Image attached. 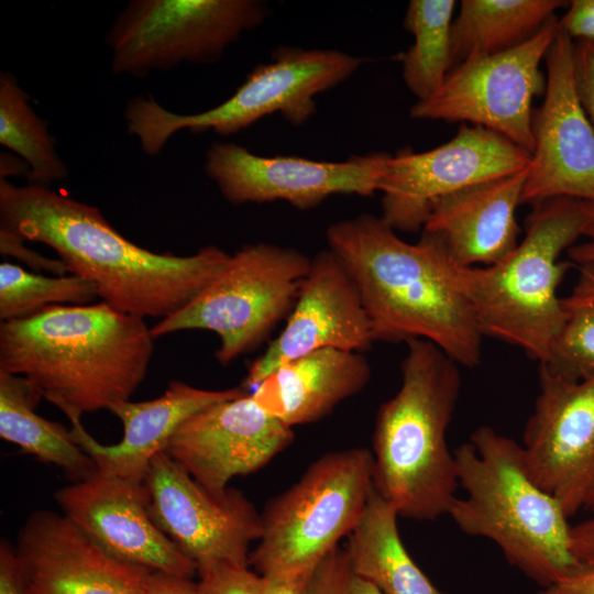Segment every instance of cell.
Returning a JSON list of instances; mask_svg holds the SVG:
<instances>
[{"instance_id": "cell-9", "label": "cell", "mask_w": 594, "mask_h": 594, "mask_svg": "<svg viewBox=\"0 0 594 594\" xmlns=\"http://www.w3.org/2000/svg\"><path fill=\"white\" fill-rule=\"evenodd\" d=\"M311 258L271 243L243 246L193 300L161 319L154 338L185 330L218 334L217 361L228 365L260 345L290 314Z\"/></svg>"}, {"instance_id": "cell-41", "label": "cell", "mask_w": 594, "mask_h": 594, "mask_svg": "<svg viewBox=\"0 0 594 594\" xmlns=\"http://www.w3.org/2000/svg\"><path fill=\"white\" fill-rule=\"evenodd\" d=\"M308 574L288 578L262 576V594H302Z\"/></svg>"}, {"instance_id": "cell-34", "label": "cell", "mask_w": 594, "mask_h": 594, "mask_svg": "<svg viewBox=\"0 0 594 594\" xmlns=\"http://www.w3.org/2000/svg\"><path fill=\"white\" fill-rule=\"evenodd\" d=\"M24 240L18 235L0 230V251L3 255H11L25 263L34 272H50L55 276L66 275L68 273L65 264L59 260L47 258L23 244Z\"/></svg>"}, {"instance_id": "cell-6", "label": "cell", "mask_w": 594, "mask_h": 594, "mask_svg": "<svg viewBox=\"0 0 594 594\" xmlns=\"http://www.w3.org/2000/svg\"><path fill=\"white\" fill-rule=\"evenodd\" d=\"M583 201L558 197L534 205L515 251L490 266L449 273L484 337L520 348L543 364L563 324L558 288L573 263L560 262L583 235Z\"/></svg>"}, {"instance_id": "cell-10", "label": "cell", "mask_w": 594, "mask_h": 594, "mask_svg": "<svg viewBox=\"0 0 594 594\" xmlns=\"http://www.w3.org/2000/svg\"><path fill=\"white\" fill-rule=\"evenodd\" d=\"M267 15L257 0H132L106 35L112 72L145 77L180 63H215Z\"/></svg>"}, {"instance_id": "cell-11", "label": "cell", "mask_w": 594, "mask_h": 594, "mask_svg": "<svg viewBox=\"0 0 594 594\" xmlns=\"http://www.w3.org/2000/svg\"><path fill=\"white\" fill-rule=\"evenodd\" d=\"M558 31L553 16L522 44L451 69L432 97L410 108L411 118L470 122L531 154V102L546 90L539 66Z\"/></svg>"}, {"instance_id": "cell-33", "label": "cell", "mask_w": 594, "mask_h": 594, "mask_svg": "<svg viewBox=\"0 0 594 594\" xmlns=\"http://www.w3.org/2000/svg\"><path fill=\"white\" fill-rule=\"evenodd\" d=\"M573 76L579 101L594 129V40L573 43Z\"/></svg>"}, {"instance_id": "cell-3", "label": "cell", "mask_w": 594, "mask_h": 594, "mask_svg": "<svg viewBox=\"0 0 594 594\" xmlns=\"http://www.w3.org/2000/svg\"><path fill=\"white\" fill-rule=\"evenodd\" d=\"M326 237L359 289L375 342L421 339L460 366L480 364L484 336L429 239L408 243L367 213L331 224Z\"/></svg>"}, {"instance_id": "cell-17", "label": "cell", "mask_w": 594, "mask_h": 594, "mask_svg": "<svg viewBox=\"0 0 594 594\" xmlns=\"http://www.w3.org/2000/svg\"><path fill=\"white\" fill-rule=\"evenodd\" d=\"M293 440V428L246 393L188 418L166 452L210 494L222 497L233 477L258 471Z\"/></svg>"}, {"instance_id": "cell-29", "label": "cell", "mask_w": 594, "mask_h": 594, "mask_svg": "<svg viewBox=\"0 0 594 594\" xmlns=\"http://www.w3.org/2000/svg\"><path fill=\"white\" fill-rule=\"evenodd\" d=\"M571 293L561 298L563 324L548 360L539 367L565 381L594 374V262L578 265Z\"/></svg>"}, {"instance_id": "cell-38", "label": "cell", "mask_w": 594, "mask_h": 594, "mask_svg": "<svg viewBox=\"0 0 594 594\" xmlns=\"http://www.w3.org/2000/svg\"><path fill=\"white\" fill-rule=\"evenodd\" d=\"M583 210L585 215L582 235L584 241L566 251L569 261L576 265L594 262V202L583 201Z\"/></svg>"}, {"instance_id": "cell-5", "label": "cell", "mask_w": 594, "mask_h": 594, "mask_svg": "<svg viewBox=\"0 0 594 594\" xmlns=\"http://www.w3.org/2000/svg\"><path fill=\"white\" fill-rule=\"evenodd\" d=\"M459 487L449 515L465 535L493 541L507 562L540 587L578 564L561 504L529 476L521 444L488 426L453 450Z\"/></svg>"}, {"instance_id": "cell-22", "label": "cell", "mask_w": 594, "mask_h": 594, "mask_svg": "<svg viewBox=\"0 0 594 594\" xmlns=\"http://www.w3.org/2000/svg\"><path fill=\"white\" fill-rule=\"evenodd\" d=\"M246 393L242 386L212 391L172 381L157 398L144 402L122 400L111 411L123 426L116 444H101L85 429L81 418H68L79 447L94 460L97 470L134 482H144L150 464L166 451L177 429L191 416L218 403Z\"/></svg>"}, {"instance_id": "cell-28", "label": "cell", "mask_w": 594, "mask_h": 594, "mask_svg": "<svg viewBox=\"0 0 594 594\" xmlns=\"http://www.w3.org/2000/svg\"><path fill=\"white\" fill-rule=\"evenodd\" d=\"M30 97L15 77L0 74V143L19 155L29 167L30 185L48 187L67 177L47 123L30 105Z\"/></svg>"}, {"instance_id": "cell-15", "label": "cell", "mask_w": 594, "mask_h": 594, "mask_svg": "<svg viewBox=\"0 0 594 594\" xmlns=\"http://www.w3.org/2000/svg\"><path fill=\"white\" fill-rule=\"evenodd\" d=\"M544 59V100L532 112L534 151L520 204L558 197L594 202V129L574 86L573 41L560 26Z\"/></svg>"}, {"instance_id": "cell-1", "label": "cell", "mask_w": 594, "mask_h": 594, "mask_svg": "<svg viewBox=\"0 0 594 594\" xmlns=\"http://www.w3.org/2000/svg\"><path fill=\"white\" fill-rule=\"evenodd\" d=\"M0 230L53 249L68 274L95 285L111 307L143 319L165 318L193 300L230 254L209 245L187 256L143 249L94 206L37 185L0 180Z\"/></svg>"}, {"instance_id": "cell-25", "label": "cell", "mask_w": 594, "mask_h": 594, "mask_svg": "<svg viewBox=\"0 0 594 594\" xmlns=\"http://www.w3.org/2000/svg\"><path fill=\"white\" fill-rule=\"evenodd\" d=\"M398 514L375 488L344 548L354 571L383 594H446L436 587L406 550Z\"/></svg>"}, {"instance_id": "cell-39", "label": "cell", "mask_w": 594, "mask_h": 594, "mask_svg": "<svg viewBox=\"0 0 594 594\" xmlns=\"http://www.w3.org/2000/svg\"><path fill=\"white\" fill-rule=\"evenodd\" d=\"M146 594H197L196 583L188 578L153 571L147 581Z\"/></svg>"}, {"instance_id": "cell-36", "label": "cell", "mask_w": 594, "mask_h": 594, "mask_svg": "<svg viewBox=\"0 0 594 594\" xmlns=\"http://www.w3.org/2000/svg\"><path fill=\"white\" fill-rule=\"evenodd\" d=\"M0 594H25L15 547L6 539L0 543Z\"/></svg>"}, {"instance_id": "cell-23", "label": "cell", "mask_w": 594, "mask_h": 594, "mask_svg": "<svg viewBox=\"0 0 594 594\" xmlns=\"http://www.w3.org/2000/svg\"><path fill=\"white\" fill-rule=\"evenodd\" d=\"M370 378L371 366L362 353L328 348L282 363L250 393L293 428L327 417Z\"/></svg>"}, {"instance_id": "cell-7", "label": "cell", "mask_w": 594, "mask_h": 594, "mask_svg": "<svg viewBox=\"0 0 594 594\" xmlns=\"http://www.w3.org/2000/svg\"><path fill=\"white\" fill-rule=\"evenodd\" d=\"M272 58L253 68L229 99L199 113H174L152 98L134 97L124 110L128 132L146 155L156 156L182 130L228 136L273 113L299 127L316 112V96L350 78L363 62L337 50L288 46Z\"/></svg>"}, {"instance_id": "cell-21", "label": "cell", "mask_w": 594, "mask_h": 594, "mask_svg": "<svg viewBox=\"0 0 594 594\" xmlns=\"http://www.w3.org/2000/svg\"><path fill=\"white\" fill-rule=\"evenodd\" d=\"M527 173L528 167L440 198L432 206L421 235L455 267L502 262L519 243L515 213L521 205Z\"/></svg>"}, {"instance_id": "cell-40", "label": "cell", "mask_w": 594, "mask_h": 594, "mask_svg": "<svg viewBox=\"0 0 594 594\" xmlns=\"http://www.w3.org/2000/svg\"><path fill=\"white\" fill-rule=\"evenodd\" d=\"M556 588L558 594H594V564L579 563Z\"/></svg>"}, {"instance_id": "cell-43", "label": "cell", "mask_w": 594, "mask_h": 594, "mask_svg": "<svg viewBox=\"0 0 594 594\" xmlns=\"http://www.w3.org/2000/svg\"><path fill=\"white\" fill-rule=\"evenodd\" d=\"M536 594H558L556 586L541 587Z\"/></svg>"}, {"instance_id": "cell-13", "label": "cell", "mask_w": 594, "mask_h": 594, "mask_svg": "<svg viewBox=\"0 0 594 594\" xmlns=\"http://www.w3.org/2000/svg\"><path fill=\"white\" fill-rule=\"evenodd\" d=\"M521 448L531 480L569 518L594 512V374L571 382L539 367V394Z\"/></svg>"}, {"instance_id": "cell-27", "label": "cell", "mask_w": 594, "mask_h": 594, "mask_svg": "<svg viewBox=\"0 0 594 594\" xmlns=\"http://www.w3.org/2000/svg\"><path fill=\"white\" fill-rule=\"evenodd\" d=\"M454 8V0H411L408 4L404 28L415 41L403 57V78L418 101L432 97L450 72Z\"/></svg>"}, {"instance_id": "cell-8", "label": "cell", "mask_w": 594, "mask_h": 594, "mask_svg": "<svg viewBox=\"0 0 594 594\" xmlns=\"http://www.w3.org/2000/svg\"><path fill=\"white\" fill-rule=\"evenodd\" d=\"M372 451L354 447L317 459L261 513L249 565L262 576L306 575L349 536L374 492Z\"/></svg>"}, {"instance_id": "cell-18", "label": "cell", "mask_w": 594, "mask_h": 594, "mask_svg": "<svg viewBox=\"0 0 594 594\" xmlns=\"http://www.w3.org/2000/svg\"><path fill=\"white\" fill-rule=\"evenodd\" d=\"M375 342L353 279L329 249L310 262L285 327L250 365L241 386L251 392L282 363L321 349L360 352Z\"/></svg>"}, {"instance_id": "cell-35", "label": "cell", "mask_w": 594, "mask_h": 594, "mask_svg": "<svg viewBox=\"0 0 594 594\" xmlns=\"http://www.w3.org/2000/svg\"><path fill=\"white\" fill-rule=\"evenodd\" d=\"M559 26L573 40H594V0H573Z\"/></svg>"}, {"instance_id": "cell-2", "label": "cell", "mask_w": 594, "mask_h": 594, "mask_svg": "<svg viewBox=\"0 0 594 594\" xmlns=\"http://www.w3.org/2000/svg\"><path fill=\"white\" fill-rule=\"evenodd\" d=\"M154 337L144 319L101 301L58 305L0 323V370L26 378L67 418L130 400Z\"/></svg>"}, {"instance_id": "cell-31", "label": "cell", "mask_w": 594, "mask_h": 594, "mask_svg": "<svg viewBox=\"0 0 594 594\" xmlns=\"http://www.w3.org/2000/svg\"><path fill=\"white\" fill-rule=\"evenodd\" d=\"M302 594H383L352 568L344 548L331 550L308 574Z\"/></svg>"}, {"instance_id": "cell-14", "label": "cell", "mask_w": 594, "mask_h": 594, "mask_svg": "<svg viewBox=\"0 0 594 594\" xmlns=\"http://www.w3.org/2000/svg\"><path fill=\"white\" fill-rule=\"evenodd\" d=\"M144 483L152 519L197 570L216 562L249 565L262 516L241 491L210 494L166 451L154 457Z\"/></svg>"}, {"instance_id": "cell-19", "label": "cell", "mask_w": 594, "mask_h": 594, "mask_svg": "<svg viewBox=\"0 0 594 594\" xmlns=\"http://www.w3.org/2000/svg\"><path fill=\"white\" fill-rule=\"evenodd\" d=\"M62 514L110 554L154 572L191 579L195 563L156 526L144 482L97 470L55 492Z\"/></svg>"}, {"instance_id": "cell-20", "label": "cell", "mask_w": 594, "mask_h": 594, "mask_svg": "<svg viewBox=\"0 0 594 594\" xmlns=\"http://www.w3.org/2000/svg\"><path fill=\"white\" fill-rule=\"evenodd\" d=\"M14 547L25 594H146L153 572L110 554L47 509L26 518Z\"/></svg>"}, {"instance_id": "cell-4", "label": "cell", "mask_w": 594, "mask_h": 594, "mask_svg": "<svg viewBox=\"0 0 594 594\" xmlns=\"http://www.w3.org/2000/svg\"><path fill=\"white\" fill-rule=\"evenodd\" d=\"M405 343L400 386L375 418L374 488L399 517L430 521L449 515L460 488L447 441L460 365L429 341Z\"/></svg>"}, {"instance_id": "cell-16", "label": "cell", "mask_w": 594, "mask_h": 594, "mask_svg": "<svg viewBox=\"0 0 594 594\" xmlns=\"http://www.w3.org/2000/svg\"><path fill=\"white\" fill-rule=\"evenodd\" d=\"M389 156L375 152L344 162L265 157L235 143L216 142L207 151L205 172L231 204L283 200L305 210L332 195H373Z\"/></svg>"}, {"instance_id": "cell-37", "label": "cell", "mask_w": 594, "mask_h": 594, "mask_svg": "<svg viewBox=\"0 0 594 594\" xmlns=\"http://www.w3.org/2000/svg\"><path fill=\"white\" fill-rule=\"evenodd\" d=\"M571 550L579 563L594 564V514L571 526Z\"/></svg>"}, {"instance_id": "cell-32", "label": "cell", "mask_w": 594, "mask_h": 594, "mask_svg": "<svg viewBox=\"0 0 594 594\" xmlns=\"http://www.w3.org/2000/svg\"><path fill=\"white\" fill-rule=\"evenodd\" d=\"M197 594H262L263 578L249 565L216 562L197 570Z\"/></svg>"}, {"instance_id": "cell-24", "label": "cell", "mask_w": 594, "mask_h": 594, "mask_svg": "<svg viewBox=\"0 0 594 594\" xmlns=\"http://www.w3.org/2000/svg\"><path fill=\"white\" fill-rule=\"evenodd\" d=\"M561 0H462L451 28V69L512 50L569 6Z\"/></svg>"}, {"instance_id": "cell-42", "label": "cell", "mask_w": 594, "mask_h": 594, "mask_svg": "<svg viewBox=\"0 0 594 594\" xmlns=\"http://www.w3.org/2000/svg\"><path fill=\"white\" fill-rule=\"evenodd\" d=\"M13 156H9L6 153L1 154V179H4L8 175H22L29 176V167L25 163L21 164L20 161Z\"/></svg>"}, {"instance_id": "cell-12", "label": "cell", "mask_w": 594, "mask_h": 594, "mask_svg": "<svg viewBox=\"0 0 594 594\" xmlns=\"http://www.w3.org/2000/svg\"><path fill=\"white\" fill-rule=\"evenodd\" d=\"M531 154L504 136L462 124L452 140L427 152L391 155L380 180L381 218L395 231L422 229L440 198L528 167Z\"/></svg>"}, {"instance_id": "cell-26", "label": "cell", "mask_w": 594, "mask_h": 594, "mask_svg": "<svg viewBox=\"0 0 594 594\" xmlns=\"http://www.w3.org/2000/svg\"><path fill=\"white\" fill-rule=\"evenodd\" d=\"M24 377L0 370V437L36 460L62 469L72 482L97 471L94 460L64 426L35 413L42 399Z\"/></svg>"}, {"instance_id": "cell-30", "label": "cell", "mask_w": 594, "mask_h": 594, "mask_svg": "<svg viewBox=\"0 0 594 594\" xmlns=\"http://www.w3.org/2000/svg\"><path fill=\"white\" fill-rule=\"evenodd\" d=\"M98 297L90 282L69 274L45 276L19 265L0 264V319L19 320L58 305H88Z\"/></svg>"}]
</instances>
